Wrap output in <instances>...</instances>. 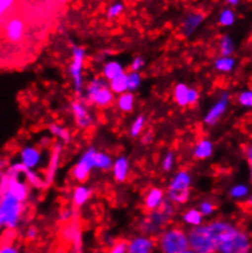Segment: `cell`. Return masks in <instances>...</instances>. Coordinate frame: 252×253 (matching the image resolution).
Listing matches in <instances>:
<instances>
[{"mask_svg":"<svg viewBox=\"0 0 252 253\" xmlns=\"http://www.w3.org/2000/svg\"><path fill=\"white\" fill-rule=\"evenodd\" d=\"M217 253H251V237L238 224L223 220L218 235Z\"/></svg>","mask_w":252,"mask_h":253,"instance_id":"obj_1","label":"cell"},{"mask_svg":"<svg viewBox=\"0 0 252 253\" xmlns=\"http://www.w3.org/2000/svg\"><path fill=\"white\" fill-rule=\"evenodd\" d=\"M223 220H213L192 228L187 231L189 249L195 253H217L218 235L222 229Z\"/></svg>","mask_w":252,"mask_h":253,"instance_id":"obj_2","label":"cell"},{"mask_svg":"<svg viewBox=\"0 0 252 253\" xmlns=\"http://www.w3.org/2000/svg\"><path fill=\"white\" fill-rule=\"evenodd\" d=\"M175 211L176 206H174L166 198L161 207L156 211H147V215L140 221L138 228H140L141 234L152 237L158 236L169 225Z\"/></svg>","mask_w":252,"mask_h":253,"instance_id":"obj_3","label":"cell"},{"mask_svg":"<svg viewBox=\"0 0 252 253\" xmlns=\"http://www.w3.org/2000/svg\"><path fill=\"white\" fill-rule=\"evenodd\" d=\"M82 100L92 107L104 109L114 103L115 95L109 89V84L102 76H94L84 84Z\"/></svg>","mask_w":252,"mask_h":253,"instance_id":"obj_4","label":"cell"},{"mask_svg":"<svg viewBox=\"0 0 252 253\" xmlns=\"http://www.w3.org/2000/svg\"><path fill=\"white\" fill-rule=\"evenodd\" d=\"M26 203L27 202L17 200L7 188L0 192V211H1L4 229L14 231L19 228L24 218Z\"/></svg>","mask_w":252,"mask_h":253,"instance_id":"obj_5","label":"cell"},{"mask_svg":"<svg viewBox=\"0 0 252 253\" xmlns=\"http://www.w3.org/2000/svg\"><path fill=\"white\" fill-rule=\"evenodd\" d=\"M159 253H182L189 250L187 231L180 226H167L156 239Z\"/></svg>","mask_w":252,"mask_h":253,"instance_id":"obj_6","label":"cell"},{"mask_svg":"<svg viewBox=\"0 0 252 253\" xmlns=\"http://www.w3.org/2000/svg\"><path fill=\"white\" fill-rule=\"evenodd\" d=\"M192 175L189 170H179L171 177L167 192V200L174 206H181L189 202L191 196Z\"/></svg>","mask_w":252,"mask_h":253,"instance_id":"obj_7","label":"cell"},{"mask_svg":"<svg viewBox=\"0 0 252 253\" xmlns=\"http://www.w3.org/2000/svg\"><path fill=\"white\" fill-rule=\"evenodd\" d=\"M86 49L79 44L71 46V61L69 65V76L73 82V89L77 98H81L84 88V65H86Z\"/></svg>","mask_w":252,"mask_h":253,"instance_id":"obj_8","label":"cell"},{"mask_svg":"<svg viewBox=\"0 0 252 253\" xmlns=\"http://www.w3.org/2000/svg\"><path fill=\"white\" fill-rule=\"evenodd\" d=\"M97 151L96 147L89 146L86 151L84 152V154L81 156V158L79 159V162L76 163L75 167L71 170V176L79 184H84V182L88 180L89 174H91L93 168V156L94 152Z\"/></svg>","mask_w":252,"mask_h":253,"instance_id":"obj_9","label":"cell"},{"mask_svg":"<svg viewBox=\"0 0 252 253\" xmlns=\"http://www.w3.org/2000/svg\"><path fill=\"white\" fill-rule=\"evenodd\" d=\"M70 109L71 114L75 119L77 127L81 128V130H88L93 126L94 115L89 109V105L84 100H82L81 98H77L74 102H71Z\"/></svg>","mask_w":252,"mask_h":253,"instance_id":"obj_10","label":"cell"},{"mask_svg":"<svg viewBox=\"0 0 252 253\" xmlns=\"http://www.w3.org/2000/svg\"><path fill=\"white\" fill-rule=\"evenodd\" d=\"M229 103H230V93L224 91L220 93L219 98L214 102V104L208 109L203 116V123L207 126H215L222 118L227 114V110L229 108Z\"/></svg>","mask_w":252,"mask_h":253,"instance_id":"obj_11","label":"cell"},{"mask_svg":"<svg viewBox=\"0 0 252 253\" xmlns=\"http://www.w3.org/2000/svg\"><path fill=\"white\" fill-rule=\"evenodd\" d=\"M26 23L20 16H12L5 22L4 37L10 43H20L25 37Z\"/></svg>","mask_w":252,"mask_h":253,"instance_id":"obj_12","label":"cell"},{"mask_svg":"<svg viewBox=\"0 0 252 253\" xmlns=\"http://www.w3.org/2000/svg\"><path fill=\"white\" fill-rule=\"evenodd\" d=\"M20 163L27 170H37L42 167L43 163V151L40 147L25 146L22 147L19 153Z\"/></svg>","mask_w":252,"mask_h":253,"instance_id":"obj_13","label":"cell"},{"mask_svg":"<svg viewBox=\"0 0 252 253\" xmlns=\"http://www.w3.org/2000/svg\"><path fill=\"white\" fill-rule=\"evenodd\" d=\"M156 239L147 235H137L130 239L126 245V253H156Z\"/></svg>","mask_w":252,"mask_h":253,"instance_id":"obj_14","label":"cell"},{"mask_svg":"<svg viewBox=\"0 0 252 253\" xmlns=\"http://www.w3.org/2000/svg\"><path fill=\"white\" fill-rule=\"evenodd\" d=\"M61 154H63V143L59 141L54 142L53 147H51L49 162H48L47 169H45L44 175H43L45 180V184H47L48 187L54 182L56 172H58L59 168H60Z\"/></svg>","mask_w":252,"mask_h":253,"instance_id":"obj_15","label":"cell"},{"mask_svg":"<svg viewBox=\"0 0 252 253\" xmlns=\"http://www.w3.org/2000/svg\"><path fill=\"white\" fill-rule=\"evenodd\" d=\"M203 21H205V15L202 12H190L181 22L182 36L184 37H191L199 30Z\"/></svg>","mask_w":252,"mask_h":253,"instance_id":"obj_16","label":"cell"},{"mask_svg":"<svg viewBox=\"0 0 252 253\" xmlns=\"http://www.w3.org/2000/svg\"><path fill=\"white\" fill-rule=\"evenodd\" d=\"M112 174L115 181L120 182V184L127 180L128 174H130V161L127 157L119 156L113 161Z\"/></svg>","mask_w":252,"mask_h":253,"instance_id":"obj_17","label":"cell"},{"mask_svg":"<svg viewBox=\"0 0 252 253\" xmlns=\"http://www.w3.org/2000/svg\"><path fill=\"white\" fill-rule=\"evenodd\" d=\"M164 200H166V192H164L163 188L152 187L146 193L145 200H143V206H145L147 211H156V209L161 207Z\"/></svg>","mask_w":252,"mask_h":253,"instance_id":"obj_18","label":"cell"},{"mask_svg":"<svg viewBox=\"0 0 252 253\" xmlns=\"http://www.w3.org/2000/svg\"><path fill=\"white\" fill-rule=\"evenodd\" d=\"M213 152H214V144H213L212 139L202 137L195 144L194 149H192V157L196 161H206L213 156Z\"/></svg>","mask_w":252,"mask_h":253,"instance_id":"obj_19","label":"cell"},{"mask_svg":"<svg viewBox=\"0 0 252 253\" xmlns=\"http://www.w3.org/2000/svg\"><path fill=\"white\" fill-rule=\"evenodd\" d=\"M63 239L66 242L73 245L75 247L76 251H81L82 241H81V231H80V226L77 223H71L64 228L63 231Z\"/></svg>","mask_w":252,"mask_h":253,"instance_id":"obj_20","label":"cell"},{"mask_svg":"<svg viewBox=\"0 0 252 253\" xmlns=\"http://www.w3.org/2000/svg\"><path fill=\"white\" fill-rule=\"evenodd\" d=\"M125 69L123 66V64L118 60H108L107 63H104L102 69V77L107 82L112 81V80L117 79V77L122 76L123 74H125Z\"/></svg>","mask_w":252,"mask_h":253,"instance_id":"obj_21","label":"cell"},{"mask_svg":"<svg viewBox=\"0 0 252 253\" xmlns=\"http://www.w3.org/2000/svg\"><path fill=\"white\" fill-rule=\"evenodd\" d=\"M92 188L86 186L84 184H80L77 185L75 188H74L73 192V205L74 207L76 208H81L86 205L87 202L89 201L92 196Z\"/></svg>","mask_w":252,"mask_h":253,"instance_id":"obj_22","label":"cell"},{"mask_svg":"<svg viewBox=\"0 0 252 253\" xmlns=\"http://www.w3.org/2000/svg\"><path fill=\"white\" fill-rule=\"evenodd\" d=\"M114 102L118 110H120L124 114H128L135 109V95L131 92H125L123 94L117 95Z\"/></svg>","mask_w":252,"mask_h":253,"instance_id":"obj_23","label":"cell"},{"mask_svg":"<svg viewBox=\"0 0 252 253\" xmlns=\"http://www.w3.org/2000/svg\"><path fill=\"white\" fill-rule=\"evenodd\" d=\"M213 68L219 74H230L236 68V59L234 56H218L213 61Z\"/></svg>","mask_w":252,"mask_h":253,"instance_id":"obj_24","label":"cell"},{"mask_svg":"<svg viewBox=\"0 0 252 253\" xmlns=\"http://www.w3.org/2000/svg\"><path fill=\"white\" fill-rule=\"evenodd\" d=\"M25 181L30 187L36 188V190H45L48 187L47 184H45L44 176L40 174L37 170H26L25 174Z\"/></svg>","mask_w":252,"mask_h":253,"instance_id":"obj_25","label":"cell"},{"mask_svg":"<svg viewBox=\"0 0 252 253\" xmlns=\"http://www.w3.org/2000/svg\"><path fill=\"white\" fill-rule=\"evenodd\" d=\"M113 161L114 159L112 158L110 154H108L104 151H98L97 149L93 156V168L94 169L102 170V171H108V170L112 169Z\"/></svg>","mask_w":252,"mask_h":253,"instance_id":"obj_26","label":"cell"},{"mask_svg":"<svg viewBox=\"0 0 252 253\" xmlns=\"http://www.w3.org/2000/svg\"><path fill=\"white\" fill-rule=\"evenodd\" d=\"M181 220L185 225L189 226L190 229H192V228H196V226L202 225L205 218L201 215V213L199 211V209L190 208V209H187L184 214H182Z\"/></svg>","mask_w":252,"mask_h":253,"instance_id":"obj_27","label":"cell"},{"mask_svg":"<svg viewBox=\"0 0 252 253\" xmlns=\"http://www.w3.org/2000/svg\"><path fill=\"white\" fill-rule=\"evenodd\" d=\"M236 50V43L230 35H223L219 40V53L222 56H233Z\"/></svg>","mask_w":252,"mask_h":253,"instance_id":"obj_28","label":"cell"},{"mask_svg":"<svg viewBox=\"0 0 252 253\" xmlns=\"http://www.w3.org/2000/svg\"><path fill=\"white\" fill-rule=\"evenodd\" d=\"M48 128H49V132L51 135L59 139V142L69 143V142L71 141V132L65 127V126L60 125V124L51 123Z\"/></svg>","mask_w":252,"mask_h":253,"instance_id":"obj_29","label":"cell"},{"mask_svg":"<svg viewBox=\"0 0 252 253\" xmlns=\"http://www.w3.org/2000/svg\"><path fill=\"white\" fill-rule=\"evenodd\" d=\"M187 93H189V86L186 84H176L174 87L173 97L180 108L187 107Z\"/></svg>","mask_w":252,"mask_h":253,"instance_id":"obj_30","label":"cell"},{"mask_svg":"<svg viewBox=\"0 0 252 253\" xmlns=\"http://www.w3.org/2000/svg\"><path fill=\"white\" fill-rule=\"evenodd\" d=\"M109 84V89L114 95L123 94V93L128 92L127 89V77H126V72L123 74L122 76L117 77V79L112 80V81L108 82Z\"/></svg>","mask_w":252,"mask_h":253,"instance_id":"obj_31","label":"cell"},{"mask_svg":"<svg viewBox=\"0 0 252 253\" xmlns=\"http://www.w3.org/2000/svg\"><path fill=\"white\" fill-rule=\"evenodd\" d=\"M146 124H147V118L145 114H138L135 119L132 120L130 126V136L132 138H137L142 135L143 130L146 127Z\"/></svg>","mask_w":252,"mask_h":253,"instance_id":"obj_32","label":"cell"},{"mask_svg":"<svg viewBox=\"0 0 252 253\" xmlns=\"http://www.w3.org/2000/svg\"><path fill=\"white\" fill-rule=\"evenodd\" d=\"M229 195L233 200H246L248 197H250V187L245 184H236L229 190Z\"/></svg>","mask_w":252,"mask_h":253,"instance_id":"obj_33","label":"cell"},{"mask_svg":"<svg viewBox=\"0 0 252 253\" xmlns=\"http://www.w3.org/2000/svg\"><path fill=\"white\" fill-rule=\"evenodd\" d=\"M126 77H127V89L128 92L133 93L137 91L142 84V76L140 72L128 71L126 72Z\"/></svg>","mask_w":252,"mask_h":253,"instance_id":"obj_34","label":"cell"},{"mask_svg":"<svg viewBox=\"0 0 252 253\" xmlns=\"http://www.w3.org/2000/svg\"><path fill=\"white\" fill-rule=\"evenodd\" d=\"M175 163H176V158L174 152L173 151L166 152V154H164L161 162L162 170H163L164 172H170L171 170L174 169V167H175Z\"/></svg>","mask_w":252,"mask_h":253,"instance_id":"obj_35","label":"cell"},{"mask_svg":"<svg viewBox=\"0 0 252 253\" xmlns=\"http://www.w3.org/2000/svg\"><path fill=\"white\" fill-rule=\"evenodd\" d=\"M235 12L231 9H224L220 12L218 22H219V25L223 26V27H230V26H233L234 23H235Z\"/></svg>","mask_w":252,"mask_h":253,"instance_id":"obj_36","label":"cell"},{"mask_svg":"<svg viewBox=\"0 0 252 253\" xmlns=\"http://www.w3.org/2000/svg\"><path fill=\"white\" fill-rule=\"evenodd\" d=\"M236 100H238L239 105L246 108V109H250L252 107V91L251 89H244L239 93Z\"/></svg>","mask_w":252,"mask_h":253,"instance_id":"obj_37","label":"cell"},{"mask_svg":"<svg viewBox=\"0 0 252 253\" xmlns=\"http://www.w3.org/2000/svg\"><path fill=\"white\" fill-rule=\"evenodd\" d=\"M197 209H199V211L201 213L203 218H206V216H210L212 214H214L215 209H217V206H215L212 201L205 200L202 201V202H200Z\"/></svg>","mask_w":252,"mask_h":253,"instance_id":"obj_38","label":"cell"},{"mask_svg":"<svg viewBox=\"0 0 252 253\" xmlns=\"http://www.w3.org/2000/svg\"><path fill=\"white\" fill-rule=\"evenodd\" d=\"M125 9V5L123 4L122 1H117V2H113L107 10V17L110 20H114L117 17H119L120 15L123 14Z\"/></svg>","mask_w":252,"mask_h":253,"instance_id":"obj_39","label":"cell"},{"mask_svg":"<svg viewBox=\"0 0 252 253\" xmlns=\"http://www.w3.org/2000/svg\"><path fill=\"white\" fill-rule=\"evenodd\" d=\"M201 93L195 87H189V93H187V107H194L200 102Z\"/></svg>","mask_w":252,"mask_h":253,"instance_id":"obj_40","label":"cell"},{"mask_svg":"<svg viewBox=\"0 0 252 253\" xmlns=\"http://www.w3.org/2000/svg\"><path fill=\"white\" fill-rule=\"evenodd\" d=\"M16 0H0V23L4 21L5 16L9 14Z\"/></svg>","mask_w":252,"mask_h":253,"instance_id":"obj_41","label":"cell"},{"mask_svg":"<svg viewBox=\"0 0 252 253\" xmlns=\"http://www.w3.org/2000/svg\"><path fill=\"white\" fill-rule=\"evenodd\" d=\"M146 66V60L143 56H135V58L131 60V64H130V69L131 71H135V72H141V70Z\"/></svg>","mask_w":252,"mask_h":253,"instance_id":"obj_42","label":"cell"},{"mask_svg":"<svg viewBox=\"0 0 252 253\" xmlns=\"http://www.w3.org/2000/svg\"><path fill=\"white\" fill-rule=\"evenodd\" d=\"M0 253H21L17 245L12 244V241L1 242L0 244Z\"/></svg>","mask_w":252,"mask_h":253,"instance_id":"obj_43","label":"cell"},{"mask_svg":"<svg viewBox=\"0 0 252 253\" xmlns=\"http://www.w3.org/2000/svg\"><path fill=\"white\" fill-rule=\"evenodd\" d=\"M126 245H127L126 240H119L110 246L107 253H126Z\"/></svg>","mask_w":252,"mask_h":253,"instance_id":"obj_44","label":"cell"},{"mask_svg":"<svg viewBox=\"0 0 252 253\" xmlns=\"http://www.w3.org/2000/svg\"><path fill=\"white\" fill-rule=\"evenodd\" d=\"M74 218V209L73 208H63L59 213V220L63 223H68L71 221Z\"/></svg>","mask_w":252,"mask_h":253,"instance_id":"obj_45","label":"cell"},{"mask_svg":"<svg viewBox=\"0 0 252 253\" xmlns=\"http://www.w3.org/2000/svg\"><path fill=\"white\" fill-rule=\"evenodd\" d=\"M140 137H141V143H142L143 146H148V144H151L152 142H153L154 135L152 131H147V132H142V135H141Z\"/></svg>","mask_w":252,"mask_h":253,"instance_id":"obj_46","label":"cell"},{"mask_svg":"<svg viewBox=\"0 0 252 253\" xmlns=\"http://www.w3.org/2000/svg\"><path fill=\"white\" fill-rule=\"evenodd\" d=\"M37 236H38V230L35 228V226H30V228L25 231V239L28 240V241H33V240L37 239Z\"/></svg>","mask_w":252,"mask_h":253,"instance_id":"obj_47","label":"cell"},{"mask_svg":"<svg viewBox=\"0 0 252 253\" xmlns=\"http://www.w3.org/2000/svg\"><path fill=\"white\" fill-rule=\"evenodd\" d=\"M245 157H246V159H248L249 164H250V167H251V164H252V147H251V144H249V146L246 147Z\"/></svg>","mask_w":252,"mask_h":253,"instance_id":"obj_48","label":"cell"},{"mask_svg":"<svg viewBox=\"0 0 252 253\" xmlns=\"http://www.w3.org/2000/svg\"><path fill=\"white\" fill-rule=\"evenodd\" d=\"M7 167H9V162H7L5 158H0V174L4 172Z\"/></svg>","mask_w":252,"mask_h":253,"instance_id":"obj_49","label":"cell"},{"mask_svg":"<svg viewBox=\"0 0 252 253\" xmlns=\"http://www.w3.org/2000/svg\"><path fill=\"white\" fill-rule=\"evenodd\" d=\"M227 2L229 5H231V6H236V5H239L240 0H227Z\"/></svg>","mask_w":252,"mask_h":253,"instance_id":"obj_50","label":"cell"},{"mask_svg":"<svg viewBox=\"0 0 252 253\" xmlns=\"http://www.w3.org/2000/svg\"><path fill=\"white\" fill-rule=\"evenodd\" d=\"M4 228V224H2V215H1V211H0V230Z\"/></svg>","mask_w":252,"mask_h":253,"instance_id":"obj_51","label":"cell"},{"mask_svg":"<svg viewBox=\"0 0 252 253\" xmlns=\"http://www.w3.org/2000/svg\"><path fill=\"white\" fill-rule=\"evenodd\" d=\"M59 2H61V4H65V2H68L69 0H58Z\"/></svg>","mask_w":252,"mask_h":253,"instance_id":"obj_52","label":"cell"},{"mask_svg":"<svg viewBox=\"0 0 252 253\" xmlns=\"http://www.w3.org/2000/svg\"><path fill=\"white\" fill-rule=\"evenodd\" d=\"M182 253H195L194 251H191V250H186V251H185V252H182Z\"/></svg>","mask_w":252,"mask_h":253,"instance_id":"obj_53","label":"cell"}]
</instances>
